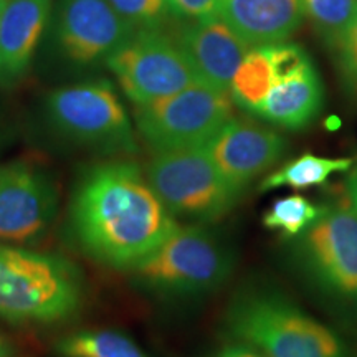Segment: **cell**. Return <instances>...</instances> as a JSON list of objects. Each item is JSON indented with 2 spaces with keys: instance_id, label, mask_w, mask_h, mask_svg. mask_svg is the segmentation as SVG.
Returning a JSON list of instances; mask_svg holds the SVG:
<instances>
[{
  "instance_id": "6da1fadb",
  "label": "cell",
  "mask_w": 357,
  "mask_h": 357,
  "mask_svg": "<svg viewBox=\"0 0 357 357\" xmlns=\"http://www.w3.org/2000/svg\"><path fill=\"white\" fill-rule=\"evenodd\" d=\"M70 223L83 252L119 270L136 265L178 227L141 167L124 159L84 171L71 197Z\"/></svg>"
},
{
  "instance_id": "7a4b0ae2",
  "label": "cell",
  "mask_w": 357,
  "mask_h": 357,
  "mask_svg": "<svg viewBox=\"0 0 357 357\" xmlns=\"http://www.w3.org/2000/svg\"><path fill=\"white\" fill-rule=\"evenodd\" d=\"M225 328L234 341L266 357H347L333 329L270 288L236 293L225 312Z\"/></svg>"
},
{
  "instance_id": "3957f363",
  "label": "cell",
  "mask_w": 357,
  "mask_h": 357,
  "mask_svg": "<svg viewBox=\"0 0 357 357\" xmlns=\"http://www.w3.org/2000/svg\"><path fill=\"white\" fill-rule=\"evenodd\" d=\"M82 301V276L70 260L0 242V318L53 324L71 318Z\"/></svg>"
},
{
  "instance_id": "277c9868",
  "label": "cell",
  "mask_w": 357,
  "mask_h": 357,
  "mask_svg": "<svg viewBox=\"0 0 357 357\" xmlns=\"http://www.w3.org/2000/svg\"><path fill=\"white\" fill-rule=\"evenodd\" d=\"M235 255L223 240L200 223L178 225L154 252L129 268L137 287L171 300H190L227 283Z\"/></svg>"
},
{
  "instance_id": "5b68a950",
  "label": "cell",
  "mask_w": 357,
  "mask_h": 357,
  "mask_svg": "<svg viewBox=\"0 0 357 357\" xmlns=\"http://www.w3.org/2000/svg\"><path fill=\"white\" fill-rule=\"evenodd\" d=\"M289 240L303 280L328 301L357 312V215L347 199L326 204L318 220Z\"/></svg>"
},
{
  "instance_id": "8992f818",
  "label": "cell",
  "mask_w": 357,
  "mask_h": 357,
  "mask_svg": "<svg viewBox=\"0 0 357 357\" xmlns=\"http://www.w3.org/2000/svg\"><path fill=\"white\" fill-rule=\"evenodd\" d=\"M146 178L174 217L200 225L222 220L243 194L222 176L204 146L154 153Z\"/></svg>"
},
{
  "instance_id": "52a82bcc",
  "label": "cell",
  "mask_w": 357,
  "mask_h": 357,
  "mask_svg": "<svg viewBox=\"0 0 357 357\" xmlns=\"http://www.w3.org/2000/svg\"><path fill=\"white\" fill-rule=\"evenodd\" d=\"M47 118L66 139L108 155L137 151L131 119L108 82H86L52 91Z\"/></svg>"
},
{
  "instance_id": "ba28073f",
  "label": "cell",
  "mask_w": 357,
  "mask_h": 357,
  "mask_svg": "<svg viewBox=\"0 0 357 357\" xmlns=\"http://www.w3.org/2000/svg\"><path fill=\"white\" fill-rule=\"evenodd\" d=\"M229 93L195 83L176 95L134 106V121L153 153L200 147L234 118Z\"/></svg>"
},
{
  "instance_id": "9c48e42d",
  "label": "cell",
  "mask_w": 357,
  "mask_h": 357,
  "mask_svg": "<svg viewBox=\"0 0 357 357\" xmlns=\"http://www.w3.org/2000/svg\"><path fill=\"white\" fill-rule=\"evenodd\" d=\"M106 63L134 106L202 83L172 35L162 29H137Z\"/></svg>"
},
{
  "instance_id": "30bf717a",
  "label": "cell",
  "mask_w": 357,
  "mask_h": 357,
  "mask_svg": "<svg viewBox=\"0 0 357 357\" xmlns=\"http://www.w3.org/2000/svg\"><path fill=\"white\" fill-rule=\"evenodd\" d=\"M55 178L37 162L0 164V242H32L50 229L58 213Z\"/></svg>"
},
{
  "instance_id": "8fae6325",
  "label": "cell",
  "mask_w": 357,
  "mask_h": 357,
  "mask_svg": "<svg viewBox=\"0 0 357 357\" xmlns=\"http://www.w3.org/2000/svg\"><path fill=\"white\" fill-rule=\"evenodd\" d=\"M273 47V82L255 118L271 126L300 131L318 118L324 106V86L312 58L301 45Z\"/></svg>"
},
{
  "instance_id": "7c38bea8",
  "label": "cell",
  "mask_w": 357,
  "mask_h": 357,
  "mask_svg": "<svg viewBox=\"0 0 357 357\" xmlns=\"http://www.w3.org/2000/svg\"><path fill=\"white\" fill-rule=\"evenodd\" d=\"M136 30L108 0H61L58 8V45L79 65L108 60Z\"/></svg>"
},
{
  "instance_id": "4fadbf2b",
  "label": "cell",
  "mask_w": 357,
  "mask_h": 357,
  "mask_svg": "<svg viewBox=\"0 0 357 357\" xmlns=\"http://www.w3.org/2000/svg\"><path fill=\"white\" fill-rule=\"evenodd\" d=\"M288 141L275 129L242 118H230L204 149L236 190L243 192L287 153Z\"/></svg>"
},
{
  "instance_id": "5bb4252c",
  "label": "cell",
  "mask_w": 357,
  "mask_h": 357,
  "mask_svg": "<svg viewBox=\"0 0 357 357\" xmlns=\"http://www.w3.org/2000/svg\"><path fill=\"white\" fill-rule=\"evenodd\" d=\"M174 40L189 58L200 82L225 93L230 91L235 71L250 50L220 17L184 19L176 26Z\"/></svg>"
},
{
  "instance_id": "9a60e30c",
  "label": "cell",
  "mask_w": 357,
  "mask_h": 357,
  "mask_svg": "<svg viewBox=\"0 0 357 357\" xmlns=\"http://www.w3.org/2000/svg\"><path fill=\"white\" fill-rule=\"evenodd\" d=\"M217 17L250 48L288 42L305 19L298 0H218Z\"/></svg>"
},
{
  "instance_id": "2e32d148",
  "label": "cell",
  "mask_w": 357,
  "mask_h": 357,
  "mask_svg": "<svg viewBox=\"0 0 357 357\" xmlns=\"http://www.w3.org/2000/svg\"><path fill=\"white\" fill-rule=\"evenodd\" d=\"M48 12L50 0L7 2L0 17V86H12L25 77Z\"/></svg>"
},
{
  "instance_id": "e0dca14e",
  "label": "cell",
  "mask_w": 357,
  "mask_h": 357,
  "mask_svg": "<svg viewBox=\"0 0 357 357\" xmlns=\"http://www.w3.org/2000/svg\"><path fill=\"white\" fill-rule=\"evenodd\" d=\"M273 47H253L243 56L230 84V98L235 106L255 116L265 101L273 82Z\"/></svg>"
},
{
  "instance_id": "ac0fdd59",
  "label": "cell",
  "mask_w": 357,
  "mask_h": 357,
  "mask_svg": "<svg viewBox=\"0 0 357 357\" xmlns=\"http://www.w3.org/2000/svg\"><path fill=\"white\" fill-rule=\"evenodd\" d=\"M352 159L349 158H323L306 153L300 158L289 160L278 171L268 174L260 182V192H271L281 187H289L294 190L311 189L323 185L333 174L349 172Z\"/></svg>"
},
{
  "instance_id": "d6986e66",
  "label": "cell",
  "mask_w": 357,
  "mask_h": 357,
  "mask_svg": "<svg viewBox=\"0 0 357 357\" xmlns=\"http://www.w3.org/2000/svg\"><path fill=\"white\" fill-rule=\"evenodd\" d=\"M60 357H149L131 337L111 329H88L61 337L55 346Z\"/></svg>"
},
{
  "instance_id": "ffe728a7",
  "label": "cell",
  "mask_w": 357,
  "mask_h": 357,
  "mask_svg": "<svg viewBox=\"0 0 357 357\" xmlns=\"http://www.w3.org/2000/svg\"><path fill=\"white\" fill-rule=\"evenodd\" d=\"M303 17L310 22L331 50L357 17V0H298Z\"/></svg>"
},
{
  "instance_id": "44dd1931",
  "label": "cell",
  "mask_w": 357,
  "mask_h": 357,
  "mask_svg": "<svg viewBox=\"0 0 357 357\" xmlns=\"http://www.w3.org/2000/svg\"><path fill=\"white\" fill-rule=\"evenodd\" d=\"M324 205L312 204L303 195H287L275 200L263 215V225L287 238H294L318 220Z\"/></svg>"
},
{
  "instance_id": "7402d4cb",
  "label": "cell",
  "mask_w": 357,
  "mask_h": 357,
  "mask_svg": "<svg viewBox=\"0 0 357 357\" xmlns=\"http://www.w3.org/2000/svg\"><path fill=\"white\" fill-rule=\"evenodd\" d=\"M114 10L136 29H164L182 19L169 0H108Z\"/></svg>"
},
{
  "instance_id": "603a6c76",
  "label": "cell",
  "mask_w": 357,
  "mask_h": 357,
  "mask_svg": "<svg viewBox=\"0 0 357 357\" xmlns=\"http://www.w3.org/2000/svg\"><path fill=\"white\" fill-rule=\"evenodd\" d=\"M329 52L346 91L357 100V17Z\"/></svg>"
},
{
  "instance_id": "cb8c5ba5",
  "label": "cell",
  "mask_w": 357,
  "mask_h": 357,
  "mask_svg": "<svg viewBox=\"0 0 357 357\" xmlns=\"http://www.w3.org/2000/svg\"><path fill=\"white\" fill-rule=\"evenodd\" d=\"M182 19H211L217 17L218 0H169Z\"/></svg>"
},
{
  "instance_id": "d4e9b609",
  "label": "cell",
  "mask_w": 357,
  "mask_h": 357,
  "mask_svg": "<svg viewBox=\"0 0 357 357\" xmlns=\"http://www.w3.org/2000/svg\"><path fill=\"white\" fill-rule=\"evenodd\" d=\"M212 357H266L261 354L260 351H257L255 347L243 344V342H230V344L223 346L222 349H218Z\"/></svg>"
},
{
  "instance_id": "484cf974",
  "label": "cell",
  "mask_w": 357,
  "mask_h": 357,
  "mask_svg": "<svg viewBox=\"0 0 357 357\" xmlns=\"http://www.w3.org/2000/svg\"><path fill=\"white\" fill-rule=\"evenodd\" d=\"M346 199L357 215V167L352 169L346 178Z\"/></svg>"
},
{
  "instance_id": "4316f807",
  "label": "cell",
  "mask_w": 357,
  "mask_h": 357,
  "mask_svg": "<svg viewBox=\"0 0 357 357\" xmlns=\"http://www.w3.org/2000/svg\"><path fill=\"white\" fill-rule=\"evenodd\" d=\"M0 357H20L15 346L2 333H0Z\"/></svg>"
},
{
  "instance_id": "83f0119b",
  "label": "cell",
  "mask_w": 357,
  "mask_h": 357,
  "mask_svg": "<svg viewBox=\"0 0 357 357\" xmlns=\"http://www.w3.org/2000/svg\"><path fill=\"white\" fill-rule=\"evenodd\" d=\"M7 2L8 0H0V17H2V12H3V8H6Z\"/></svg>"
}]
</instances>
